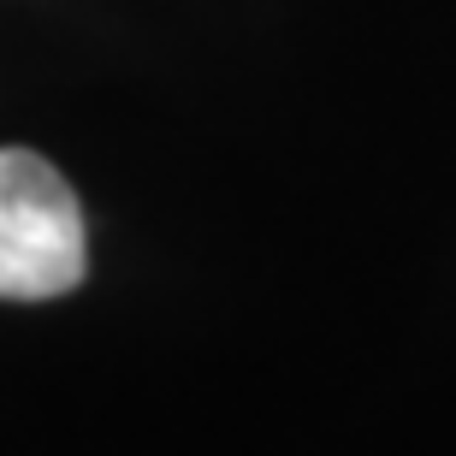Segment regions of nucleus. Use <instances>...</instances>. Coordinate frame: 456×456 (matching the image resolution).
I'll return each instance as SVG.
<instances>
[{
    "label": "nucleus",
    "mask_w": 456,
    "mask_h": 456,
    "mask_svg": "<svg viewBox=\"0 0 456 456\" xmlns=\"http://www.w3.org/2000/svg\"><path fill=\"white\" fill-rule=\"evenodd\" d=\"M89 243L84 208L53 160L36 149H0V297L48 303L84 285Z\"/></svg>",
    "instance_id": "nucleus-1"
}]
</instances>
